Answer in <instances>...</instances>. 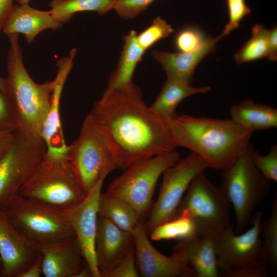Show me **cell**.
Returning <instances> with one entry per match:
<instances>
[{
	"mask_svg": "<svg viewBox=\"0 0 277 277\" xmlns=\"http://www.w3.org/2000/svg\"><path fill=\"white\" fill-rule=\"evenodd\" d=\"M226 4L229 20L222 33L218 36L220 39L239 27L241 21L251 11L246 0H226Z\"/></svg>",
	"mask_w": 277,
	"mask_h": 277,
	"instance_id": "obj_33",
	"label": "cell"
},
{
	"mask_svg": "<svg viewBox=\"0 0 277 277\" xmlns=\"http://www.w3.org/2000/svg\"><path fill=\"white\" fill-rule=\"evenodd\" d=\"M207 37L199 28L193 25H187L176 32L173 44L178 52H193L203 45Z\"/></svg>",
	"mask_w": 277,
	"mask_h": 277,
	"instance_id": "obj_31",
	"label": "cell"
},
{
	"mask_svg": "<svg viewBox=\"0 0 277 277\" xmlns=\"http://www.w3.org/2000/svg\"><path fill=\"white\" fill-rule=\"evenodd\" d=\"M174 31L172 27L160 16L138 34L136 40L139 45L147 51L159 41L169 36Z\"/></svg>",
	"mask_w": 277,
	"mask_h": 277,
	"instance_id": "obj_30",
	"label": "cell"
},
{
	"mask_svg": "<svg viewBox=\"0 0 277 277\" xmlns=\"http://www.w3.org/2000/svg\"><path fill=\"white\" fill-rule=\"evenodd\" d=\"M102 177L84 200L78 204L63 209L81 247L85 262L93 277H100L95 254V240L98 216V203L104 180Z\"/></svg>",
	"mask_w": 277,
	"mask_h": 277,
	"instance_id": "obj_13",
	"label": "cell"
},
{
	"mask_svg": "<svg viewBox=\"0 0 277 277\" xmlns=\"http://www.w3.org/2000/svg\"><path fill=\"white\" fill-rule=\"evenodd\" d=\"M252 148L250 143L230 165L221 170L222 182L220 188L233 207L236 234L247 226L255 208L270 189V182L263 177L253 162Z\"/></svg>",
	"mask_w": 277,
	"mask_h": 277,
	"instance_id": "obj_5",
	"label": "cell"
},
{
	"mask_svg": "<svg viewBox=\"0 0 277 277\" xmlns=\"http://www.w3.org/2000/svg\"><path fill=\"white\" fill-rule=\"evenodd\" d=\"M0 90L7 93V83L6 78L0 76Z\"/></svg>",
	"mask_w": 277,
	"mask_h": 277,
	"instance_id": "obj_42",
	"label": "cell"
},
{
	"mask_svg": "<svg viewBox=\"0 0 277 277\" xmlns=\"http://www.w3.org/2000/svg\"><path fill=\"white\" fill-rule=\"evenodd\" d=\"M230 206L220 188L203 172L190 183L175 217L184 216L190 219L197 234L214 235L231 223Z\"/></svg>",
	"mask_w": 277,
	"mask_h": 277,
	"instance_id": "obj_8",
	"label": "cell"
},
{
	"mask_svg": "<svg viewBox=\"0 0 277 277\" xmlns=\"http://www.w3.org/2000/svg\"><path fill=\"white\" fill-rule=\"evenodd\" d=\"M77 277H93L92 271L86 262Z\"/></svg>",
	"mask_w": 277,
	"mask_h": 277,
	"instance_id": "obj_41",
	"label": "cell"
},
{
	"mask_svg": "<svg viewBox=\"0 0 277 277\" xmlns=\"http://www.w3.org/2000/svg\"><path fill=\"white\" fill-rule=\"evenodd\" d=\"M263 216L261 211L254 212L250 221L251 227L241 234L234 233V226L231 223L214 235V249L220 276L232 277L242 270L262 267L259 263V258Z\"/></svg>",
	"mask_w": 277,
	"mask_h": 277,
	"instance_id": "obj_11",
	"label": "cell"
},
{
	"mask_svg": "<svg viewBox=\"0 0 277 277\" xmlns=\"http://www.w3.org/2000/svg\"><path fill=\"white\" fill-rule=\"evenodd\" d=\"M76 52V48H72L68 56L60 58L56 63L58 71L54 80L50 108L42 131V137L48 150H62L67 147L61 126L60 105L62 90L73 66Z\"/></svg>",
	"mask_w": 277,
	"mask_h": 277,
	"instance_id": "obj_18",
	"label": "cell"
},
{
	"mask_svg": "<svg viewBox=\"0 0 277 277\" xmlns=\"http://www.w3.org/2000/svg\"><path fill=\"white\" fill-rule=\"evenodd\" d=\"M214 235L195 234L181 240L173 252L181 256L192 268L196 277H219Z\"/></svg>",
	"mask_w": 277,
	"mask_h": 277,
	"instance_id": "obj_19",
	"label": "cell"
},
{
	"mask_svg": "<svg viewBox=\"0 0 277 277\" xmlns=\"http://www.w3.org/2000/svg\"><path fill=\"white\" fill-rule=\"evenodd\" d=\"M98 214L131 233L142 219L137 211L130 203L105 193H102L100 195Z\"/></svg>",
	"mask_w": 277,
	"mask_h": 277,
	"instance_id": "obj_25",
	"label": "cell"
},
{
	"mask_svg": "<svg viewBox=\"0 0 277 277\" xmlns=\"http://www.w3.org/2000/svg\"><path fill=\"white\" fill-rule=\"evenodd\" d=\"M209 168L203 159L191 153L164 171L157 199L145 224L148 235L158 226L175 217L181 201L193 179Z\"/></svg>",
	"mask_w": 277,
	"mask_h": 277,
	"instance_id": "obj_12",
	"label": "cell"
},
{
	"mask_svg": "<svg viewBox=\"0 0 277 277\" xmlns=\"http://www.w3.org/2000/svg\"><path fill=\"white\" fill-rule=\"evenodd\" d=\"M252 160L263 177L269 181H277V145H273L266 155L261 154L253 147L251 149Z\"/></svg>",
	"mask_w": 277,
	"mask_h": 277,
	"instance_id": "obj_32",
	"label": "cell"
},
{
	"mask_svg": "<svg viewBox=\"0 0 277 277\" xmlns=\"http://www.w3.org/2000/svg\"><path fill=\"white\" fill-rule=\"evenodd\" d=\"M136 267L144 277H195L192 268L178 254L159 251L148 238L145 224L140 222L132 232Z\"/></svg>",
	"mask_w": 277,
	"mask_h": 277,
	"instance_id": "obj_14",
	"label": "cell"
},
{
	"mask_svg": "<svg viewBox=\"0 0 277 277\" xmlns=\"http://www.w3.org/2000/svg\"><path fill=\"white\" fill-rule=\"evenodd\" d=\"M42 274H43L42 260L38 253L36 260L17 277H40Z\"/></svg>",
	"mask_w": 277,
	"mask_h": 277,
	"instance_id": "obj_38",
	"label": "cell"
},
{
	"mask_svg": "<svg viewBox=\"0 0 277 277\" xmlns=\"http://www.w3.org/2000/svg\"><path fill=\"white\" fill-rule=\"evenodd\" d=\"M137 33L132 30L123 37L124 45L117 66L111 74L106 91L124 88L133 84V76L146 50L138 44Z\"/></svg>",
	"mask_w": 277,
	"mask_h": 277,
	"instance_id": "obj_23",
	"label": "cell"
},
{
	"mask_svg": "<svg viewBox=\"0 0 277 277\" xmlns=\"http://www.w3.org/2000/svg\"><path fill=\"white\" fill-rule=\"evenodd\" d=\"M266 58L271 61L277 60V27L274 26L269 30L268 49Z\"/></svg>",
	"mask_w": 277,
	"mask_h": 277,
	"instance_id": "obj_37",
	"label": "cell"
},
{
	"mask_svg": "<svg viewBox=\"0 0 277 277\" xmlns=\"http://www.w3.org/2000/svg\"><path fill=\"white\" fill-rule=\"evenodd\" d=\"M251 31V37L234 54V59L239 64L267 57L269 30L262 24H255Z\"/></svg>",
	"mask_w": 277,
	"mask_h": 277,
	"instance_id": "obj_28",
	"label": "cell"
},
{
	"mask_svg": "<svg viewBox=\"0 0 277 277\" xmlns=\"http://www.w3.org/2000/svg\"><path fill=\"white\" fill-rule=\"evenodd\" d=\"M45 277H77L85 261L75 236L36 246Z\"/></svg>",
	"mask_w": 277,
	"mask_h": 277,
	"instance_id": "obj_16",
	"label": "cell"
},
{
	"mask_svg": "<svg viewBox=\"0 0 277 277\" xmlns=\"http://www.w3.org/2000/svg\"><path fill=\"white\" fill-rule=\"evenodd\" d=\"M36 246L26 238L0 211V257L3 276L17 277L37 259Z\"/></svg>",
	"mask_w": 277,
	"mask_h": 277,
	"instance_id": "obj_15",
	"label": "cell"
},
{
	"mask_svg": "<svg viewBox=\"0 0 277 277\" xmlns=\"http://www.w3.org/2000/svg\"><path fill=\"white\" fill-rule=\"evenodd\" d=\"M100 277H138L134 247L129 253L114 266L99 270Z\"/></svg>",
	"mask_w": 277,
	"mask_h": 277,
	"instance_id": "obj_34",
	"label": "cell"
},
{
	"mask_svg": "<svg viewBox=\"0 0 277 277\" xmlns=\"http://www.w3.org/2000/svg\"><path fill=\"white\" fill-rule=\"evenodd\" d=\"M8 37L7 94L18 124V131L30 138L43 139L42 131L50 108L54 80L35 83L24 65L19 34Z\"/></svg>",
	"mask_w": 277,
	"mask_h": 277,
	"instance_id": "obj_3",
	"label": "cell"
},
{
	"mask_svg": "<svg viewBox=\"0 0 277 277\" xmlns=\"http://www.w3.org/2000/svg\"><path fill=\"white\" fill-rule=\"evenodd\" d=\"M156 0H116L113 9L121 18L129 20L135 18Z\"/></svg>",
	"mask_w": 277,
	"mask_h": 277,
	"instance_id": "obj_35",
	"label": "cell"
},
{
	"mask_svg": "<svg viewBox=\"0 0 277 277\" xmlns=\"http://www.w3.org/2000/svg\"><path fill=\"white\" fill-rule=\"evenodd\" d=\"M220 40L218 36L215 38L208 36L203 45L193 52H169L154 50L151 55L161 65L167 78L191 84L197 65L204 58L215 51L216 44Z\"/></svg>",
	"mask_w": 277,
	"mask_h": 277,
	"instance_id": "obj_21",
	"label": "cell"
},
{
	"mask_svg": "<svg viewBox=\"0 0 277 277\" xmlns=\"http://www.w3.org/2000/svg\"><path fill=\"white\" fill-rule=\"evenodd\" d=\"M134 247L131 233L98 216L95 240V254L98 270L111 268Z\"/></svg>",
	"mask_w": 277,
	"mask_h": 277,
	"instance_id": "obj_17",
	"label": "cell"
},
{
	"mask_svg": "<svg viewBox=\"0 0 277 277\" xmlns=\"http://www.w3.org/2000/svg\"><path fill=\"white\" fill-rule=\"evenodd\" d=\"M196 233L193 222L184 216L176 217L161 224L149 234L153 241L184 240Z\"/></svg>",
	"mask_w": 277,
	"mask_h": 277,
	"instance_id": "obj_29",
	"label": "cell"
},
{
	"mask_svg": "<svg viewBox=\"0 0 277 277\" xmlns=\"http://www.w3.org/2000/svg\"><path fill=\"white\" fill-rule=\"evenodd\" d=\"M13 0H0V32L4 23L14 6Z\"/></svg>",
	"mask_w": 277,
	"mask_h": 277,
	"instance_id": "obj_40",
	"label": "cell"
},
{
	"mask_svg": "<svg viewBox=\"0 0 277 277\" xmlns=\"http://www.w3.org/2000/svg\"><path fill=\"white\" fill-rule=\"evenodd\" d=\"M177 146L189 149L209 168L222 170L248 147L253 132L230 120L177 115L169 123Z\"/></svg>",
	"mask_w": 277,
	"mask_h": 277,
	"instance_id": "obj_2",
	"label": "cell"
},
{
	"mask_svg": "<svg viewBox=\"0 0 277 277\" xmlns=\"http://www.w3.org/2000/svg\"><path fill=\"white\" fill-rule=\"evenodd\" d=\"M15 135L14 132L0 130V158L10 147Z\"/></svg>",
	"mask_w": 277,
	"mask_h": 277,
	"instance_id": "obj_39",
	"label": "cell"
},
{
	"mask_svg": "<svg viewBox=\"0 0 277 277\" xmlns=\"http://www.w3.org/2000/svg\"><path fill=\"white\" fill-rule=\"evenodd\" d=\"M6 213L15 227L36 246L75 236L63 210L17 195Z\"/></svg>",
	"mask_w": 277,
	"mask_h": 277,
	"instance_id": "obj_7",
	"label": "cell"
},
{
	"mask_svg": "<svg viewBox=\"0 0 277 277\" xmlns=\"http://www.w3.org/2000/svg\"><path fill=\"white\" fill-rule=\"evenodd\" d=\"M180 159L175 150L136 161L109 184L105 193L130 203L142 219L150 208L159 177Z\"/></svg>",
	"mask_w": 277,
	"mask_h": 277,
	"instance_id": "obj_6",
	"label": "cell"
},
{
	"mask_svg": "<svg viewBox=\"0 0 277 277\" xmlns=\"http://www.w3.org/2000/svg\"><path fill=\"white\" fill-rule=\"evenodd\" d=\"M210 89L208 86L194 87L185 82L167 77L159 95L149 108L156 116L169 124L177 115L176 108L184 99L194 94L206 93Z\"/></svg>",
	"mask_w": 277,
	"mask_h": 277,
	"instance_id": "obj_22",
	"label": "cell"
},
{
	"mask_svg": "<svg viewBox=\"0 0 277 277\" xmlns=\"http://www.w3.org/2000/svg\"><path fill=\"white\" fill-rule=\"evenodd\" d=\"M103 135L116 169L177 147L169 124L156 116L135 85L104 92L88 114Z\"/></svg>",
	"mask_w": 277,
	"mask_h": 277,
	"instance_id": "obj_1",
	"label": "cell"
},
{
	"mask_svg": "<svg viewBox=\"0 0 277 277\" xmlns=\"http://www.w3.org/2000/svg\"><path fill=\"white\" fill-rule=\"evenodd\" d=\"M18 4H28L30 0H16Z\"/></svg>",
	"mask_w": 277,
	"mask_h": 277,
	"instance_id": "obj_43",
	"label": "cell"
},
{
	"mask_svg": "<svg viewBox=\"0 0 277 277\" xmlns=\"http://www.w3.org/2000/svg\"><path fill=\"white\" fill-rule=\"evenodd\" d=\"M66 158L86 194L102 177L116 169L103 135L88 114L78 137L67 146Z\"/></svg>",
	"mask_w": 277,
	"mask_h": 277,
	"instance_id": "obj_9",
	"label": "cell"
},
{
	"mask_svg": "<svg viewBox=\"0 0 277 277\" xmlns=\"http://www.w3.org/2000/svg\"><path fill=\"white\" fill-rule=\"evenodd\" d=\"M43 139L30 138L19 131L0 158V211H6L12 200L47 151Z\"/></svg>",
	"mask_w": 277,
	"mask_h": 277,
	"instance_id": "obj_10",
	"label": "cell"
},
{
	"mask_svg": "<svg viewBox=\"0 0 277 277\" xmlns=\"http://www.w3.org/2000/svg\"><path fill=\"white\" fill-rule=\"evenodd\" d=\"M261 246L259 263L274 276L277 268V196L275 195L271 214L261 225Z\"/></svg>",
	"mask_w": 277,
	"mask_h": 277,
	"instance_id": "obj_27",
	"label": "cell"
},
{
	"mask_svg": "<svg viewBox=\"0 0 277 277\" xmlns=\"http://www.w3.org/2000/svg\"><path fill=\"white\" fill-rule=\"evenodd\" d=\"M231 120L249 130H264L277 127V109L268 105L245 100L230 109Z\"/></svg>",
	"mask_w": 277,
	"mask_h": 277,
	"instance_id": "obj_24",
	"label": "cell"
},
{
	"mask_svg": "<svg viewBox=\"0 0 277 277\" xmlns=\"http://www.w3.org/2000/svg\"><path fill=\"white\" fill-rule=\"evenodd\" d=\"M0 130L10 132L18 130V124L9 98L7 93L1 90Z\"/></svg>",
	"mask_w": 277,
	"mask_h": 277,
	"instance_id": "obj_36",
	"label": "cell"
},
{
	"mask_svg": "<svg viewBox=\"0 0 277 277\" xmlns=\"http://www.w3.org/2000/svg\"><path fill=\"white\" fill-rule=\"evenodd\" d=\"M116 0H52L49 10L58 22L68 23L78 12L94 11L105 15L113 10Z\"/></svg>",
	"mask_w": 277,
	"mask_h": 277,
	"instance_id": "obj_26",
	"label": "cell"
},
{
	"mask_svg": "<svg viewBox=\"0 0 277 277\" xmlns=\"http://www.w3.org/2000/svg\"><path fill=\"white\" fill-rule=\"evenodd\" d=\"M3 268L2 263L1 257H0V275L3 276Z\"/></svg>",
	"mask_w": 277,
	"mask_h": 277,
	"instance_id": "obj_44",
	"label": "cell"
},
{
	"mask_svg": "<svg viewBox=\"0 0 277 277\" xmlns=\"http://www.w3.org/2000/svg\"><path fill=\"white\" fill-rule=\"evenodd\" d=\"M63 24L55 20L50 11L30 7L29 4L14 5L5 19L2 31L7 36L23 34L28 44L46 29L57 30Z\"/></svg>",
	"mask_w": 277,
	"mask_h": 277,
	"instance_id": "obj_20",
	"label": "cell"
},
{
	"mask_svg": "<svg viewBox=\"0 0 277 277\" xmlns=\"http://www.w3.org/2000/svg\"><path fill=\"white\" fill-rule=\"evenodd\" d=\"M67 149H47L18 195L62 209L82 201L86 194L68 164Z\"/></svg>",
	"mask_w": 277,
	"mask_h": 277,
	"instance_id": "obj_4",
	"label": "cell"
}]
</instances>
